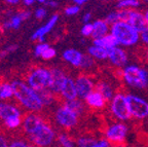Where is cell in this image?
I'll use <instances>...</instances> for the list:
<instances>
[{"label": "cell", "mask_w": 148, "mask_h": 147, "mask_svg": "<svg viewBox=\"0 0 148 147\" xmlns=\"http://www.w3.org/2000/svg\"><path fill=\"white\" fill-rule=\"evenodd\" d=\"M14 95L25 107L33 111H40L43 104L40 101L36 92L20 80H14L12 82Z\"/></svg>", "instance_id": "6da1fadb"}, {"label": "cell", "mask_w": 148, "mask_h": 147, "mask_svg": "<svg viewBox=\"0 0 148 147\" xmlns=\"http://www.w3.org/2000/svg\"><path fill=\"white\" fill-rule=\"evenodd\" d=\"M111 32L117 39L118 43L125 46L134 45L139 40V32L127 23L118 22L114 24L111 28Z\"/></svg>", "instance_id": "7a4b0ae2"}, {"label": "cell", "mask_w": 148, "mask_h": 147, "mask_svg": "<svg viewBox=\"0 0 148 147\" xmlns=\"http://www.w3.org/2000/svg\"><path fill=\"white\" fill-rule=\"evenodd\" d=\"M127 126L120 122H115L112 126H109L105 132L107 142L111 147H127Z\"/></svg>", "instance_id": "3957f363"}, {"label": "cell", "mask_w": 148, "mask_h": 147, "mask_svg": "<svg viewBox=\"0 0 148 147\" xmlns=\"http://www.w3.org/2000/svg\"><path fill=\"white\" fill-rule=\"evenodd\" d=\"M125 82L137 89H146L148 85V73L137 66H129L123 70Z\"/></svg>", "instance_id": "277c9868"}, {"label": "cell", "mask_w": 148, "mask_h": 147, "mask_svg": "<svg viewBox=\"0 0 148 147\" xmlns=\"http://www.w3.org/2000/svg\"><path fill=\"white\" fill-rule=\"evenodd\" d=\"M111 112L120 120H130L133 118L127 105V96L123 93H118L113 97L111 102Z\"/></svg>", "instance_id": "5b68a950"}, {"label": "cell", "mask_w": 148, "mask_h": 147, "mask_svg": "<svg viewBox=\"0 0 148 147\" xmlns=\"http://www.w3.org/2000/svg\"><path fill=\"white\" fill-rule=\"evenodd\" d=\"M28 82L35 92L47 89L51 83V71L44 68H37L31 72L28 77Z\"/></svg>", "instance_id": "8992f818"}, {"label": "cell", "mask_w": 148, "mask_h": 147, "mask_svg": "<svg viewBox=\"0 0 148 147\" xmlns=\"http://www.w3.org/2000/svg\"><path fill=\"white\" fill-rule=\"evenodd\" d=\"M127 105L131 111V114L136 120H144L148 117V103L143 99L135 96L127 95Z\"/></svg>", "instance_id": "52a82bcc"}, {"label": "cell", "mask_w": 148, "mask_h": 147, "mask_svg": "<svg viewBox=\"0 0 148 147\" xmlns=\"http://www.w3.org/2000/svg\"><path fill=\"white\" fill-rule=\"evenodd\" d=\"M53 138H55V132L49 124H42L41 126L37 130L36 133L30 136V140L35 145L40 147H47L51 144Z\"/></svg>", "instance_id": "ba28073f"}, {"label": "cell", "mask_w": 148, "mask_h": 147, "mask_svg": "<svg viewBox=\"0 0 148 147\" xmlns=\"http://www.w3.org/2000/svg\"><path fill=\"white\" fill-rule=\"evenodd\" d=\"M78 115L74 113L66 106H63L56 112V120L60 126L67 130H71L78 124Z\"/></svg>", "instance_id": "9c48e42d"}, {"label": "cell", "mask_w": 148, "mask_h": 147, "mask_svg": "<svg viewBox=\"0 0 148 147\" xmlns=\"http://www.w3.org/2000/svg\"><path fill=\"white\" fill-rule=\"evenodd\" d=\"M75 87H76L77 96L83 99H86V97L95 90V83L92 81L90 76L86 74H80L76 78Z\"/></svg>", "instance_id": "30bf717a"}, {"label": "cell", "mask_w": 148, "mask_h": 147, "mask_svg": "<svg viewBox=\"0 0 148 147\" xmlns=\"http://www.w3.org/2000/svg\"><path fill=\"white\" fill-rule=\"evenodd\" d=\"M49 71H51V83L49 89L55 94H59L61 93L63 83L67 76H65L64 72L58 68H51Z\"/></svg>", "instance_id": "8fae6325"}, {"label": "cell", "mask_w": 148, "mask_h": 147, "mask_svg": "<svg viewBox=\"0 0 148 147\" xmlns=\"http://www.w3.org/2000/svg\"><path fill=\"white\" fill-rule=\"evenodd\" d=\"M86 104L88 105V107L95 109V110H100V109H104L105 107L108 106L109 102L105 99L103 95L101 93L94 91L92 93H90L88 97H86Z\"/></svg>", "instance_id": "7c38bea8"}, {"label": "cell", "mask_w": 148, "mask_h": 147, "mask_svg": "<svg viewBox=\"0 0 148 147\" xmlns=\"http://www.w3.org/2000/svg\"><path fill=\"white\" fill-rule=\"evenodd\" d=\"M108 58L114 67L121 68L127 62V55L121 48L114 47L108 51Z\"/></svg>", "instance_id": "4fadbf2b"}, {"label": "cell", "mask_w": 148, "mask_h": 147, "mask_svg": "<svg viewBox=\"0 0 148 147\" xmlns=\"http://www.w3.org/2000/svg\"><path fill=\"white\" fill-rule=\"evenodd\" d=\"M42 124H43V120H42L38 115L29 114V115H27L26 118L24 120L23 129L26 133L31 136L34 133H36L37 130L41 126Z\"/></svg>", "instance_id": "5bb4252c"}, {"label": "cell", "mask_w": 148, "mask_h": 147, "mask_svg": "<svg viewBox=\"0 0 148 147\" xmlns=\"http://www.w3.org/2000/svg\"><path fill=\"white\" fill-rule=\"evenodd\" d=\"M61 95L67 101H71V100L76 99L77 91H76V87H75V82L72 80V78L70 77L65 78L62 90H61Z\"/></svg>", "instance_id": "9a60e30c"}, {"label": "cell", "mask_w": 148, "mask_h": 147, "mask_svg": "<svg viewBox=\"0 0 148 147\" xmlns=\"http://www.w3.org/2000/svg\"><path fill=\"white\" fill-rule=\"evenodd\" d=\"M12 117H21V112L14 106L1 102L0 103V118L6 122Z\"/></svg>", "instance_id": "2e32d148"}, {"label": "cell", "mask_w": 148, "mask_h": 147, "mask_svg": "<svg viewBox=\"0 0 148 147\" xmlns=\"http://www.w3.org/2000/svg\"><path fill=\"white\" fill-rule=\"evenodd\" d=\"M129 25H131L133 28H135L138 32H143L144 30L147 29V24H146L145 18L141 12H137L133 9V14L131 16V20L129 22Z\"/></svg>", "instance_id": "e0dca14e"}, {"label": "cell", "mask_w": 148, "mask_h": 147, "mask_svg": "<svg viewBox=\"0 0 148 147\" xmlns=\"http://www.w3.org/2000/svg\"><path fill=\"white\" fill-rule=\"evenodd\" d=\"M92 26H94V31H92V37L95 40L101 39L107 35L109 27L108 24L106 23V21H104V20H98V21H96L95 23L92 24Z\"/></svg>", "instance_id": "ac0fdd59"}, {"label": "cell", "mask_w": 148, "mask_h": 147, "mask_svg": "<svg viewBox=\"0 0 148 147\" xmlns=\"http://www.w3.org/2000/svg\"><path fill=\"white\" fill-rule=\"evenodd\" d=\"M58 19H59L58 14H53V16L51 18L49 23L46 24L45 26H43V27L39 28L37 31H35V33L31 36V38H32L33 40H36V39L39 40V39H41V38H44V35H45L46 33H49V31L53 29L55 24L57 23V21H58Z\"/></svg>", "instance_id": "d6986e66"}, {"label": "cell", "mask_w": 148, "mask_h": 147, "mask_svg": "<svg viewBox=\"0 0 148 147\" xmlns=\"http://www.w3.org/2000/svg\"><path fill=\"white\" fill-rule=\"evenodd\" d=\"M94 43H95L96 46L105 48V49H107V51H109V49H111V48L116 47V45L119 44L117 41V39H116L112 34H107L106 36H104L103 38L94 40Z\"/></svg>", "instance_id": "ffe728a7"}, {"label": "cell", "mask_w": 148, "mask_h": 147, "mask_svg": "<svg viewBox=\"0 0 148 147\" xmlns=\"http://www.w3.org/2000/svg\"><path fill=\"white\" fill-rule=\"evenodd\" d=\"M82 57L83 55H81L76 49H67L63 53V58L65 60L71 63L75 67H80L81 62H82Z\"/></svg>", "instance_id": "44dd1931"}, {"label": "cell", "mask_w": 148, "mask_h": 147, "mask_svg": "<svg viewBox=\"0 0 148 147\" xmlns=\"http://www.w3.org/2000/svg\"><path fill=\"white\" fill-rule=\"evenodd\" d=\"M64 106H66L67 108H69L74 113H76L78 116H81V114H83L84 110H86L84 104L80 100H77V99L71 100V101H66L64 103Z\"/></svg>", "instance_id": "7402d4cb"}, {"label": "cell", "mask_w": 148, "mask_h": 147, "mask_svg": "<svg viewBox=\"0 0 148 147\" xmlns=\"http://www.w3.org/2000/svg\"><path fill=\"white\" fill-rule=\"evenodd\" d=\"M88 53L90 57H94L99 60H105L106 58H108V51L105 48L99 47V46H90L88 48Z\"/></svg>", "instance_id": "603a6c76"}, {"label": "cell", "mask_w": 148, "mask_h": 147, "mask_svg": "<svg viewBox=\"0 0 148 147\" xmlns=\"http://www.w3.org/2000/svg\"><path fill=\"white\" fill-rule=\"evenodd\" d=\"M37 96L39 97L40 101L42 102V104L44 105H51V103L53 100V93L49 89H43V90L36 91Z\"/></svg>", "instance_id": "cb8c5ba5"}, {"label": "cell", "mask_w": 148, "mask_h": 147, "mask_svg": "<svg viewBox=\"0 0 148 147\" xmlns=\"http://www.w3.org/2000/svg\"><path fill=\"white\" fill-rule=\"evenodd\" d=\"M80 68H82L83 70H86V71H92V70L95 69V68L98 69L96 62L94 61V59H92L90 55H83Z\"/></svg>", "instance_id": "d4e9b609"}, {"label": "cell", "mask_w": 148, "mask_h": 147, "mask_svg": "<svg viewBox=\"0 0 148 147\" xmlns=\"http://www.w3.org/2000/svg\"><path fill=\"white\" fill-rule=\"evenodd\" d=\"M14 96V90L9 83H0V99H8Z\"/></svg>", "instance_id": "484cf974"}, {"label": "cell", "mask_w": 148, "mask_h": 147, "mask_svg": "<svg viewBox=\"0 0 148 147\" xmlns=\"http://www.w3.org/2000/svg\"><path fill=\"white\" fill-rule=\"evenodd\" d=\"M135 56L140 62L146 63L148 65V46H137L135 49Z\"/></svg>", "instance_id": "4316f807"}, {"label": "cell", "mask_w": 148, "mask_h": 147, "mask_svg": "<svg viewBox=\"0 0 148 147\" xmlns=\"http://www.w3.org/2000/svg\"><path fill=\"white\" fill-rule=\"evenodd\" d=\"M139 5H140V1H138V0H123V1H119L116 7L121 9H127L130 7H136Z\"/></svg>", "instance_id": "83f0119b"}, {"label": "cell", "mask_w": 148, "mask_h": 147, "mask_svg": "<svg viewBox=\"0 0 148 147\" xmlns=\"http://www.w3.org/2000/svg\"><path fill=\"white\" fill-rule=\"evenodd\" d=\"M58 140L63 147H75L73 140L66 134H60L58 137Z\"/></svg>", "instance_id": "f1b7e54d"}, {"label": "cell", "mask_w": 148, "mask_h": 147, "mask_svg": "<svg viewBox=\"0 0 148 147\" xmlns=\"http://www.w3.org/2000/svg\"><path fill=\"white\" fill-rule=\"evenodd\" d=\"M21 18L16 14V16H12L10 20H9L8 22H6V23L4 24V28H12V29H18V27H20V25H21Z\"/></svg>", "instance_id": "f546056e"}, {"label": "cell", "mask_w": 148, "mask_h": 147, "mask_svg": "<svg viewBox=\"0 0 148 147\" xmlns=\"http://www.w3.org/2000/svg\"><path fill=\"white\" fill-rule=\"evenodd\" d=\"M4 122L9 129H16L21 124V117H12V118H9Z\"/></svg>", "instance_id": "4dcf8cb0"}, {"label": "cell", "mask_w": 148, "mask_h": 147, "mask_svg": "<svg viewBox=\"0 0 148 147\" xmlns=\"http://www.w3.org/2000/svg\"><path fill=\"white\" fill-rule=\"evenodd\" d=\"M49 44L46 43H40L35 47V56L36 57H40V56L43 55V53L46 51V49H49Z\"/></svg>", "instance_id": "1f68e13d"}, {"label": "cell", "mask_w": 148, "mask_h": 147, "mask_svg": "<svg viewBox=\"0 0 148 147\" xmlns=\"http://www.w3.org/2000/svg\"><path fill=\"white\" fill-rule=\"evenodd\" d=\"M106 23L108 24V25H112L113 26L114 24L118 23V16H117V12H111V14H109L108 16H107L106 18Z\"/></svg>", "instance_id": "d6a6232c"}, {"label": "cell", "mask_w": 148, "mask_h": 147, "mask_svg": "<svg viewBox=\"0 0 148 147\" xmlns=\"http://www.w3.org/2000/svg\"><path fill=\"white\" fill-rule=\"evenodd\" d=\"M92 31H94V26L92 24H86L81 29V34L83 36H90L92 34Z\"/></svg>", "instance_id": "836d02e7"}, {"label": "cell", "mask_w": 148, "mask_h": 147, "mask_svg": "<svg viewBox=\"0 0 148 147\" xmlns=\"http://www.w3.org/2000/svg\"><path fill=\"white\" fill-rule=\"evenodd\" d=\"M55 56H56V51L53 49V48L49 47V49H46V51L44 52L43 55H42L41 57L43 58L44 60H51V59L55 58Z\"/></svg>", "instance_id": "e575fe53"}, {"label": "cell", "mask_w": 148, "mask_h": 147, "mask_svg": "<svg viewBox=\"0 0 148 147\" xmlns=\"http://www.w3.org/2000/svg\"><path fill=\"white\" fill-rule=\"evenodd\" d=\"M79 10H80L79 6L73 5V6H69L67 8H65V14H67V16H73V14H76Z\"/></svg>", "instance_id": "d590c367"}, {"label": "cell", "mask_w": 148, "mask_h": 147, "mask_svg": "<svg viewBox=\"0 0 148 147\" xmlns=\"http://www.w3.org/2000/svg\"><path fill=\"white\" fill-rule=\"evenodd\" d=\"M18 48V46L16 45H12V46H9V47H7L6 49H4L3 52H1L0 53V58H3V57H5V56L7 55V54H9V53H12V52H14Z\"/></svg>", "instance_id": "8d00e7d4"}, {"label": "cell", "mask_w": 148, "mask_h": 147, "mask_svg": "<svg viewBox=\"0 0 148 147\" xmlns=\"http://www.w3.org/2000/svg\"><path fill=\"white\" fill-rule=\"evenodd\" d=\"M45 14H46V10L44 8H38L36 10V12H35V16H36L38 20H42V19L45 16Z\"/></svg>", "instance_id": "74e56055"}, {"label": "cell", "mask_w": 148, "mask_h": 147, "mask_svg": "<svg viewBox=\"0 0 148 147\" xmlns=\"http://www.w3.org/2000/svg\"><path fill=\"white\" fill-rule=\"evenodd\" d=\"M18 16L21 18V20L23 21V20H27V19L30 18L31 16V12H28V10H22V12H20L18 14Z\"/></svg>", "instance_id": "f35d334b"}, {"label": "cell", "mask_w": 148, "mask_h": 147, "mask_svg": "<svg viewBox=\"0 0 148 147\" xmlns=\"http://www.w3.org/2000/svg\"><path fill=\"white\" fill-rule=\"evenodd\" d=\"M8 147H28V146L23 141H14V142H12L9 144Z\"/></svg>", "instance_id": "ab89813d"}, {"label": "cell", "mask_w": 148, "mask_h": 147, "mask_svg": "<svg viewBox=\"0 0 148 147\" xmlns=\"http://www.w3.org/2000/svg\"><path fill=\"white\" fill-rule=\"evenodd\" d=\"M141 38L144 43L148 44V28L146 30H144L143 32H141Z\"/></svg>", "instance_id": "60d3db41"}, {"label": "cell", "mask_w": 148, "mask_h": 147, "mask_svg": "<svg viewBox=\"0 0 148 147\" xmlns=\"http://www.w3.org/2000/svg\"><path fill=\"white\" fill-rule=\"evenodd\" d=\"M92 147H109V143L107 142V140H101L100 142H98L97 144Z\"/></svg>", "instance_id": "b9f144b4"}, {"label": "cell", "mask_w": 148, "mask_h": 147, "mask_svg": "<svg viewBox=\"0 0 148 147\" xmlns=\"http://www.w3.org/2000/svg\"><path fill=\"white\" fill-rule=\"evenodd\" d=\"M0 147H8L7 146V142H6V140H5V138L2 137L1 135H0Z\"/></svg>", "instance_id": "7bdbcfd3"}, {"label": "cell", "mask_w": 148, "mask_h": 147, "mask_svg": "<svg viewBox=\"0 0 148 147\" xmlns=\"http://www.w3.org/2000/svg\"><path fill=\"white\" fill-rule=\"evenodd\" d=\"M90 12H86V14H84V16H83V18H82V21L84 22V23H88V21H90Z\"/></svg>", "instance_id": "ee69618b"}, {"label": "cell", "mask_w": 148, "mask_h": 147, "mask_svg": "<svg viewBox=\"0 0 148 147\" xmlns=\"http://www.w3.org/2000/svg\"><path fill=\"white\" fill-rule=\"evenodd\" d=\"M34 2H35L34 0H24V1H23L24 4L27 5V6H28V5H32Z\"/></svg>", "instance_id": "f6af8a7d"}, {"label": "cell", "mask_w": 148, "mask_h": 147, "mask_svg": "<svg viewBox=\"0 0 148 147\" xmlns=\"http://www.w3.org/2000/svg\"><path fill=\"white\" fill-rule=\"evenodd\" d=\"M18 2H20L18 0H7V1H5V3H7V4H18Z\"/></svg>", "instance_id": "bcb514c9"}, {"label": "cell", "mask_w": 148, "mask_h": 147, "mask_svg": "<svg viewBox=\"0 0 148 147\" xmlns=\"http://www.w3.org/2000/svg\"><path fill=\"white\" fill-rule=\"evenodd\" d=\"M86 2V0H75V1H74V3H75V4H78V5H82V4H84Z\"/></svg>", "instance_id": "7dc6e473"}, {"label": "cell", "mask_w": 148, "mask_h": 147, "mask_svg": "<svg viewBox=\"0 0 148 147\" xmlns=\"http://www.w3.org/2000/svg\"><path fill=\"white\" fill-rule=\"evenodd\" d=\"M144 18H145L146 24H147V27H148V10H146L145 14H144Z\"/></svg>", "instance_id": "c3c4849f"}, {"label": "cell", "mask_w": 148, "mask_h": 147, "mask_svg": "<svg viewBox=\"0 0 148 147\" xmlns=\"http://www.w3.org/2000/svg\"><path fill=\"white\" fill-rule=\"evenodd\" d=\"M30 147H33V146H30Z\"/></svg>", "instance_id": "681fc988"}]
</instances>
